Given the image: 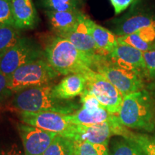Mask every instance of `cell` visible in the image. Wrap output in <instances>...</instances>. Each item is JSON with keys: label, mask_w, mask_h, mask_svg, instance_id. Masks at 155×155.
<instances>
[{"label": "cell", "mask_w": 155, "mask_h": 155, "mask_svg": "<svg viewBox=\"0 0 155 155\" xmlns=\"http://www.w3.org/2000/svg\"><path fill=\"white\" fill-rule=\"evenodd\" d=\"M45 58L55 71L62 75H83L94 67V61L67 39L56 35L48 39L44 48Z\"/></svg>", "instance_id": "6da1fadb"}, {"label": "cell", "mask_w": 155, "mask_h": 155, "mask_svg": "<svg viewBox=\"0 0 155 155\" xmlns=\"http://www.w3.org/2000/svg\"><path fill=\"white\" fill-rule=\"evenodd\" d=\"M53 86L45 85L25 89L15 94L12 105L19 111H52L65 115L72 114L78 106L69 101L55 98Z\"/></svg>", "instance_id": "7a4b0ae2"}, {"label": "cell", "mask_w": 155, "mask_h": 155, "mask_svg": "<svg viewBox=\"0 0 155 155\" xmlns=\"http://www.w3.org/2000/svg\"><path fill=\"white\" fill-rule=\"evenodd\" d=\"M118 115L126 127L152 131L155 128V102L145 89L131 93L124 96Z\"/></svg>", "instance_id": "3957f363"}, {"label": "cell", "mask_w": 155, "mask_h": 155, "mask_svg": "<svg viewBox=\"0 0 155 155\" xmlns=\"http://www.w3.org/2000/svg\"><path fill=\"white\" fill-rule=\"evenodd\" d=\"M59 75L47 61L39 59L22 65L8 78V88L12 94L33 87L49 85Z\"/></svg>", "instance_id": "277c9868"}, {"label": "cell", "mask_w": 155, "mask_h": 155, "mask_svg": "<svg viewBox=\"0 0 155 155\" xmlns=\"http://www.w3.org/2000/svg\"><path fill=\"white\" fill-rule=\"evenodd\" d=\"M117 37L132 34L141 29L155 27V9L145 0H136L121 16L108 22Z\"/></svg>", "instance_id": "5b68a950"}, {"label": "cell", "mask_w": 155, "mask_h": 155, "mask_svg": "<svg viewBox=\"0 0 155 155\" xmlns=\"http://www.w3.org/2000/svg\"><path fill=\"white\" fill-rule=\"evenodd\" d=\"M43 57L44 50L38 42L22 37L13 47L0 54V71L9 78L19 68Z\"/></svg>", "instance_id": "8992f818"}, {"label": "cell", "mask_w": 155, "mask_h": 155, "mask_svg": "<svg viewBox=\"0 0 155 155\" xmlns=\"http://www.w3.org/2000/svg\"><path fill=\"white\" fill-rule=\"evenodd\" d=\"M96 71L104 75L124 96L144 89L142 73L115 65L104 57L96 64Z\"/></svg>", "instance_id": "52a82bcc"}, {"label": "cell", "mask_w": 155, "mask_h": 155, "mask_svg": "<svg viewBox=\"0 0 155 155\" xmlns=\"http://www.w3.org/2000/svg\"><path fill=\"white\" fill-rule=\"evenodd\" d=\"M86 89L96 97L101 104L111 114H119L124 96L104 75L90 69L83 75Z\"/></svg>", "instance_id": "ba28073f"}, {"label": "cell", "mask_w": 155, "mask_h": 155, "mask_svg": "<svg viewBox=\"0 0 155 155\" xmlns=\"http://www.w3.org/2000/svg\"><path fill=\"white\" fill-rule=\"evenodd\" d=\"M115 135L131 139L133 133L122 124L118 116L114 115L108 121L97 124L76 125L74 141H88L92 144L108 146L110 138Z\"/></svg>", "instance_id": "9c48e42d"}, {"label": "cell", "mask_w": 155, "mask_h": 155, "mask_svg": "<svg viewBox=\"0 0 155 155\" xmlns=\"http://www.w3.org/2000/svg\"><path fill=\"white\" fill-rule=\"evenodd\" d=\"M19 115L25 124L40 128L74 141L76 125L69 121L67 115L52 111H22Z\"/></svg>", "instance_id": "30bf717a"}, {"label": "cell", "mask_w": 155, "mask_h": 155, "mask_svg": "<svg viewBox=\"0 0 155 155\" xmlns=\"http://www.w3.org/2000/svg\"><path fill=\"white\" fill-rule=\"evenodd\" d=\"M89 20L90 18L82 12L74 28L61 37L68 40L82 53L91 58L94 61L95 66L105 56L102 55L95 44L91 33Z\"/></svg>", "instance_id": "8fae6325"}, {"label": "cell", "mask_w": 155, "mask_h": 155, "mask_svg": "<svg viewBox=\"0 0 155 155\" xmlns=\"http://www.w3.org/2000/svg\"><path fill=\"white\" fill-rule=\"evenodd\" d=\"M25 155H43L57 134L28 124H18Z\"/></svg>", "instance_id": "7c38bea8"}, {"label": "cell", "mask_w": 155, "mask_h": 155, "mask_svg": "<svg viewBox=\"0 0 155 155\" xmlns=\"http://www.w3.org/2000/svg\"><path fill=\"white\" fill-rule=\"evenodd\" d=\"M108 58L111 63L118 66L132 70L144 75V61L143 52L137 48L119 42L108 56Z\"/></svg>", "instance_id": "4fadbf2b"}, {"label": "cell", "mask_w": 155, "mask_h": 155, "mask_svg": "<svg viewBox=\"0 0 155 155\" xmlns=\"http://www.w3.org/2000/svg\"><path fill=\"white\" fill-rule=\"evenodd\" d=\"M12 11L18 30H32L38 26L39 17L33 0H12Z\"/></svg>", "instance_id": "5bb4252c"}, {"label": "cell", "mask_w": 155, "mask_h": 155, "mask_svg": "<svg viewBox=\"0 0 155 155\" xmlns=\"http://www.w3.org/2000/svg\"><path fill=\"white\" fill-rule=\"evenodd\" d=\"M86 86V81L83 75L71 74L53 87L52 94L58 99L68 101L82 94Z\"/></svg>", "instance_id": "9a60e30c"}, {"label": "cell", "mask_w": 155, "mask_h": 155, "mask_svg": "<svg viewBox=\"0 0 155 155\" xmlns=\"http://www.w3.org/2000/svg\"><path fill=\"white\" fill-rule=\"evenodd\" d=\"M50 28L56 35L62 36L74 28L82 13L80 9L71 11H51L45 12Z\"/></svg>", "instance_id": "2e32d148"}, {"label": "cell", "mask_w": 155, "mask_h": 155, "mask_svg": "<svg viewBox=\"0 0 155 155\" xmlns=\"http://www.w3.org/2000/svg\"><path fill=\"white\" fill-rule=\"evenodd\" d=\"M89 26L96 47L102 55L108 57L119 43L118 37L111 30L96 24L91 19L89 20Z\"/></svg>", "instance_id": "e0dca14e"}, {"label": "cell", "mask_w": 155, "mask_h": 155, "mask_svg": "<svg viewBox=\"0 0 155 155\" xmlns=\"http://www.w3.org/2000/svg\"><path fill=\"white\" fill-rule=\"evenodd\" d=\"M119 43L130 45L146 52L155 45V27L141 29L132 34L118 37Z\"/></svg>", "instance_id": "ac0fdd59"}, {"label": "cell", "mask_w": 155, "mask_h": 155, "mask_svg": "<svg viewBox=\"0 0 155 155\" xmlns=\"http://www.w3.org/2000/svg\"><path fill=\"white\" fill-rule=\"evenodd\" d=\"M114 114H111L104 107H102L96 111H88L81 108L74 114L67 115L71 123L75 125H92L111 119Z\"/></svg>", "instance_id": "d6986e66"}, {"label": "cell", "mask_w": 155, "mask_h": 155, "mask_svg": "<svg viewBox=\"0 0 155 155\" xmlns=\"http://www.w3.org/2000/svg\"><path fill=\"white\" fill-rule=\"evenodd\" d=\"M111 155H145L138 144L132 139L116 140L112 145Z\"/></svg>", "instance_id": "ffe728a7"}, {"label": "cell", "mask_w": 155, "mask_h": 155, "mask_svg": "<svg viewBox=\"0 0 155 155\" xmlns=\"http://www.w3.org/2000/svg\"><path fill=\"white\" fill-rule=\"evenodd\" d=\"M22 38L20 30L12 25L0 27V54L15 45Z\"/></svg>", "instance_id": "44dd1931"}, {"label": "cell", "mask_w": 155, "mask_h": 155, "mask_svg": "<svg viewBox=\"0 0 155 155\" xmlns=\"http://www.w3.org/2000/svg\"><path fill=\"white\" fill-rule=\"evenodd\" d=\"M74 141L57 135L43 155H73Z\"/></svg>", "instance_id": "7402d4cb"}, {"label": "cell", "mask_w": 155, "mask_h": 155, "mask_svg": "<svg viewBox=\"0 0 155 155\" xmlns=\"http://www.w3.org/2000/svg\"><path fill=\"white\" fill-rule=\"evenodd\" d=\"M73 155H109L108 146L88 141H73Z\"/></svg>", "instance_id": "603a6c76"}, {"label": "cell", "mask_w": 155, "mask_h": 155, "mask_svg": "<svg viewBox=\"0 0 155 155\" xmlns=\"http://www.w3.org/2000/svg\"><path fill=\"white\" fill-rule=\"evenodd\" d=\"M45 10L71 11L80 9L82 0H39Z\"/></svg>", "instance_id": "cb8c5ba5"}, {"label": "cell", "mask_w": 155, "mask_h": 155, "mask_svg": "<svg viewBox=\"0 0 155 155\" xmlns=\"http://www.w3.org/2000/svg\"><path fill=\"white\" fill-rule=\"evenodd\" d=\"M131 139L138 144L145 155H155V137L133 134Z\"/></svg>", "instance_id": "d4e9b609"}, {"label": "cell", "mask_w": 155, "mask_h": 155, "mask_svg": "<svg viewBox=\"0 0 155 155\" xmlns=\"http://www.w3.org/2000/svg\"><path fill=\"white\" fill-rule=\"evenodd\" d=\"M144 61V75L149 80L155 82V45L143 53Z\"/></svg>", "instance_id": "484cf974"}, {"label": "cell", "mask_w": 155, "mask_h": 155, "mask_svg": "<svg viewBox=\"0 0 155 155\" xmlns=\"http://www.w3.org/2000/svg\"><path fill=\"white\" fill-rule=\"evenodd\" d=\"M7 25L15 27L12 11V0H0V27Z\"/></svg>", "instance_id": "4316f807"}, {"label": "cell", "mask_w": 155, "mask_h": 155, "mask_svg": "<svg viewBox=\"0 0 155 155\" xmlns=\"http://www.w3.org/2000/svg\"><path fill=\"white\" fill-rule=\"evenodd\" d=\"M109 2L113 7L115 15H119L127 10L136 0H109Z\"/></svg>", "instance_id": "83f0119b"}, {"label": "cell", "mask_w": 155, "mask_h": 155, "mask_svg": "<svg viewBox=\"0 0 155 155\" xmlns=\"http://www.w3.org/2000/svg\"><path fill=\"white\" fill-rule=\"evenodd\" d=\"M8 77L0 71V101L5 99L12 94L8 88Z\"/></svg>", "instance_id": "f1b7e54d"}, {"label": "cell", "mask_w": 155, "mask_h": 155, "mask_svg": "<svg viewBox=\"0 0 155 155\" xmlns=\"http://www.w3.org/2000/svg\"><path fill=\"white\" fill-rule=\"evenodd\" d=\"M0 155H22V152L17 145L13 144L8 150L2 151L0 153Z\"/></svg>", "instance_id": "f546056e"}]
</instances>
